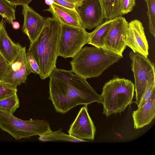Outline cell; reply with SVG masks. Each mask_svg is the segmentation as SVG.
<instances>
[{"mask_svg":"<svg viewBox=\"0 0 155 155\" xmlns=\"http://www.w3.org/2000/svg\"><path fill=\"white\" fill-rule=\"evenodd\" d=\"M12 25L13 28L15 29H18L20 27V24L17 21H13Z\"/></svg>","mask_w":155,"mask_h":155,"instance_id":"f546056e","label":"cell"},{"mask_svg":"<svg viewBox=\"0 0 155 155\" xmlns=\"http://www.w3.org/2000/svg\"><path fill=\"white\" fill-rule=\"evenodd\" d=\"M82 27L91 30L103 23L104 19L99 0H82L75 5Z\"/></svg>","mask_w":155,"mask_h":155,"instance_id":"9c48e42d","label":"cell"},{"mask_svg":"<svg viewBox=\"0 0 155 155\" xmlns=\"http://www.w3.org/2000/svg\"><path fill=\"white\" fill-rule=\"evenodd\" d=\"M102 7L104 19L114 18L121 15L120 0H99Z\"/></svg>","mask_w":155,"mask_h":155,"instance_id":"d6986e66","label":"cell"},{"mask_svg":"<svg viewBox=\"0 0 155 155\" xmlns=\"http://www.w3.org/2000/svg\"><path fill=\"white\" fill-rule=\"evenodd\" d=\"M17 92V87L0 81V101L14 95Z\"/></svg>","mask_w":155,"mask_h":155,"instance_id":"603a6c76","label":"cell"},{"mask_svg":"<svg viewBox=\"0 0 155 155\" xmlns=\"http://www.w3.org/2000/svg\"><path fill=\"white\" fill-rule=\"evenodd\" d=\"M132 116L135 129L149 124L155 117V93L141 106L134 111Z\"/></svg>","mask_w":155,"mask_h":155,"instance_id":"9a60e30c","label":"cell"},{"mask_svg":"<svg viewBox=\"0 0 155 155\" xmlns=\"http://www.w3.org/2000/svg\"><path fill=\"white\" fill-rule=\"evenodd\" d=\"M58 47V56L73 58L88 44L90 33L85 29L61 23Z\"/></svg>","mask_w":155,"mask_h":155,"instance_id":"52a82bcc","label":"cell"},{"mask_svg":"<svg viewBox=\"0 0 155 155\" xmlns=\"http://www.w3.org/2000/svg\"><path fill=\"white\" fill-rule=\"evenodd\" d=\"M68 2L76 5L80 3L82 0H64Z\"/></svg>","mask_w":155,"mask_h":155,"instance_id":"4dcf8cb0","label":"cell"},{"mask_svg":"<svg viewBox=\"0 0 155 155\" xmlns=\"http://www.w3.org/2000/svg\"><path fill=\"white\" fill-rule=\"evenodd\" d=\"M45 11L51 13L53 17L58 19L61 23L74 27L83 28L78 15L75 9L64 7L55 4L49 6Z\"/></svg>","mask_w":155,"mask_h":155,"instance_id":"2e32d148","label":"cell"},{"mask_svg":"<svg viewBox=\"0 0 155 155\" xmlns=\"http://www.w3.org/2000/svg\"><path fill=\"white\" fill-rule=\"evenodd\" d=\"M96 132L87 110V105L81 108L68 131L69 135L80 140H93Z\"/></svg>","mask_w":155,"mask_h":155,"instance_id":"8fae6325","label":"cell"},{"mask_svg":"<svg viewBox=\"0 0 155 155\" xmlns=\"http://www.w3.org/2000/svg\"><path fill=\"white\" fill-rule=\"evenodd\" d=\"M12 6L28 5L33 0H6Z\"/></svg>","mask_w":155,"mask_h":155,"instance_id":"f1b7e54d","label":"cell"},{"mask_svg":"<svg viewBox=\"0 0 155 155\" xmlns=\"http://www.w3.org/2000/svg\"><path fill=\"white\" fill-rule=\"evenodd\" d=\"M50 77L48 99L56 112L65 114L79 105L101 103V95L86 79L71 71L56 68Z\"/></svg>","mask_w":155,"mask_h":155,"instance_id":"6da1fadb","label":"cell"},{"mask_svg":"<svg viewBox=\"0 0 155 155\" xmlns=\"http://www.w3.org/2000/svg\"><path fill=\"white\" fill-rule=\"evenodd\" d=\"M22 14L24 21L22 27L23 32L27 35L30 43L38 37L45 23L46 18L41 16L28 5L23 6Z\"/></svg>","mask_w":155,"mask_h":155,"instance_id":"4fadbf2b","label":"cell"},{"mask_svg":"<svg viewBox=\"0 0 155 155\" xmlns=\"http://www.w3.org/2000/svg\"><path fill=\"white\" fill-rule=\"evenodd\" d=\"M146 2L147 15L149 21V29L151 34L155 37V0H144Z\"/></svg>","mask_w":155,"mask_h":155,"instance_id":"7402d4cb","label":"cell"},{"mask_svg":"<svg viewBox=\"0 0 155 155\" xmlns=\"http://www.w3.org/2000/svg\"><path fill=\"white\" fill-rule=\"evenodd\" d=\"M26 53L25 47H23L19 55L9 65L6 74L0 81L15 87L25 82L28 76L31 73L27 61Z\"/></svg>","mask_w":155,"mask_h":155,"instance_id":"30bf717a","label":"cell"},{"mask_svg":"<svg viewBox=\"0 0 155 155\" xmlns=\"http://www.w3.org/2000/svg\"><path fill=\"white\" fill-rule=\"evenodd\" d=\"M135 4L136 0H120V9L122 15L132 12Z\"/></svg>","mask_w":155,"mask_h":155,"instance_id":"cb8c5ba5","label":"cell"},{"mask_svg":"<svg viewBox=\"0 0 155 155\" xmlns=\"http://www.w3.org/2000/svg\"><path fill=\"white\" fill-rule=\"evenodd\" d=\"M135 86L130 80L114 75L104 85L101 103L107 117L124 111L133 102Z\"/></svg>","mask_w":155,"mask_h":155,"instance_id":"277c9868","label":"cell"},{"mask_svg":"<svg viewBox=\"0 0 155 155\" xmlns=\"http://www.w3.org/2000/svg\"><path fill=\"white\" fill-rule=\"evenodd\" d=\"M9 65L0 53V81L6 74Z\"/></svg>","mask_w":155,"mask_h":155,"instance_id":"4316f807","label":"cell"},{"mask_svg":"<svg viewBox=\"0 0 155 155\" xmlns=\"http://www.w3.org/2000/svg\"><path fill=\"white\" fill-rule=\"evenodd\" d=\"M129 55L134 76L135 98L138 107L147 90L155 84V65L147 56L132 51Z\"/></svg>","mask_w":155,"mask_h":155,"instance_id":"8992f818","label":"cell"},{"mask_svg":"<svg viewBox=\"0 0 155 155\" xmlns=\"http://www.w3.org/2000/svg\"><path fill=\"white\" fill-rule=\"evenodd\" d=\"M19 101L17 93L0 101V108L12 114L19 107Z\"/></svg>","mask_w":155,"mask_h":155,"instance_id":"ffe728a7","label":"cell"},{"mask_svg":"<svg viewBox=\"0 0 155 155\" xmlns=\"http://www.w3.org/2000/svg\"><path fill=\"white\" fill-rule=\"evenodd\" d=\"M61 24L54 17L47 18L41 32L27 50L37 63L42 79L50 77L56 68Z\"/></svg>","mask_w":155,"mask_h":155,"instance_id":"7a4b0ae2","label":"cell"},{"mask_svg":"<svg viewBox=\"0 0 155 155\" xmlns=\"http://www.w3.org/2000/svg\"><path fill=\"white\" fill-rule=\"evenodd\" d=\"M128 23L122 16L114 18L104 38V48L123 55L127 46L126 39Z\"/></svg>","mask_w":155,"mask_h":155,"instance_id":"ba28073f","label":"cell"},{"mask_svg":"<svg viewBox=\"0 0 155 155\" xmlns=\"http://www.w3.org/2000/svg\"><path fill=\"white\" fill-rule=\"evenodd\" d=\"M114 19L107 20L90 33L88 44L98 48H103L104 38Z\"/></svg>","mask_w":155,"mask_h":155,"instance_id":"e0dca14e","label":"cell"},{"mask_svg":"<svg viewBox=\"0 0 155 155\" xmlns=\"http://www.w3.org/2000/svg\"><path fill=\"white\" fill-rule=\"evenodd\" d=\"M0 15L11 24L15 19V10L13 6L6 0H0Z\"/></svg>","mask_w":155,"mask_h":155,"instance_id":"44dd1931","label":"cell"},{"mask_svg":"<svg viewBox=\"0 0 155 155\" xmlns=\"http://www.w3.org/2000/svg\"><path fill=\"white\" fill-rule=\"evenodd\" d=\"M27 61L31 73L39 74L40 71L36 61L31 54L29 52L26 53Z\"/></svg>","mask_w":155,"mask_h":155,"instance_id":"d4e9b609","label":"cell"},{"mask_svg":"<svg viewBox=\"0 0 155 155\" xmlns=\"http://www.w3.org/2000/svg\"><path fill=\"white\" fill-rule=\"evenodd\" d=\"M38 139L39 141L42 142L53 141H63L75 143L88 142V141L78 139L67 134L60 129L55 131L51 130L39 136Z\"/></svg>","mask_w":155,"mask_h":155,"instance_id":"ac0fdd59","label":"cell"},{"mask_svg":"<svg viewBox=\"0 0 155 155\" xmlns=\"http://www.w3.org/2000/svg\"><path fill=\"white\" fill-rule=\"evenodd\" d=\"M45 3L49 6L55 4L64 7L75 9V5L71 4L64 0H45Z\"/></svg>","mask_w":155,"mask_h":155,"instance_id":"83f0119b","label":"cell"},{"mask_svg":"<svg viewBox=\"0 0 155 155\" xmlns=\"http://www.w3.org/2000/svg\"><path fill=\"white\" fill-rule=\"evenodd\" d=\"M22 47L10 38L6 31L3 19L0 23V53L10 64L19 54Z\"/></svg>","mask_w":155,"mask_h":155,"instance_id":"5bb4252c","label":"cell"},{"mask_svg":"<svg viewBox=\"0 0 155 155\" xmlns=\"http://www.w3.org/2000/svg\"><path fill=\"white\" fill-rule=\"evenodd\" d=\"M126 44L134 52L147 56L149 46L142 22L134 19L128 23Z\"/></svg>","mask_w":155,"mask_h":155,"instance_id":"7c38bea8","label":"cell"},{"mask_svg":"<svg viewBox=\"0 0 155 155\" xmlns=\"http://www.w3.org/2000/svg\"><path fill=\"white\" fill-rule=\"evenodd\" d=\"M155 93V84L151 85L146 91L144 93L140 103L138 106L139 107L141 106Z\"/></svg>","mask_w":155,"mask_h":155,"instance_id":"484cf974","label":"cell"},{"mask_svg":"<svg viewBox=\"0 0 155 155\" xmlns=\"http://www.w3.org/2000/svg\"><path fill=\"white\" fill-rule=\"evenodd\" d=\"M0 128L16 140L39 136L51 130L49 124L45 120L31 119L22 120L1 108Z\"/></svg>","mask_w":155,"mask_h":155,"instance_id":"5b68a950","label":"cell"},{"mask_svg":"<svg viewBox=\"0 0 155 155\" xmlns=\"http://www.w3.org/2000/svg\"><path fill=\"white\" fill-rule=\"evenodd\" d=\"M123 57L104 48L86 46L73 58L71 71L86 79L97 77Z\"/></svg>","mask_w":155,"mask_h":155,"instance_id":"3957f363","label":"cell"}]
</instances>
